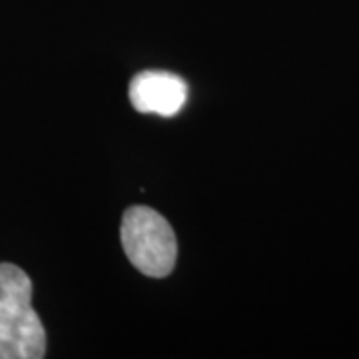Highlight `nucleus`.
Listing matches in <instances>:
<instances>
[{"label": "nucleus", "mask_w": 359, "mask_h": 359, "mask_svg": "<svg viewBox=\"0 0 359 359\" xmlns=\"http://www.w3.org/2000/svg\"><path fill=\"white\" fill-rule=\"evenodd\" d=\"M120 238L130 264L150 278H164L176 266L178 242L168 219L146 205L124 212Z\"/></svg>", "instance_id": "f03ea898"}, {"label": "nucleus", "mask_w": 359, "mask_h": 359, "mask_svg": "<svg viewBox=\"0 0 359 359\" xmlns=\"http://www.w3.org/2000/svg\"><path fill=\"white\" fill-rule=\"evenodd\" d=\"M188 86L172 72L146 70L130 82V102L142 114L176 116L186 106Z\"/></svg>", "instance_id": "7ed1b4c3"}, {"label": "nucleus", "mask_w": 359, "mask_h": 359, "mask_svg": "<svg viewBox=\"0 0 359 359\" xmlns=\"http://www.w3.org/2000/svg\"><path fill=\"white\" fill-rule=\"evenodd\" d=\"M46 332L32 308V282L25 269L0 264V359H42Z\"/></svg>", "instance_id": "f257e3e1"}]
</instances>
